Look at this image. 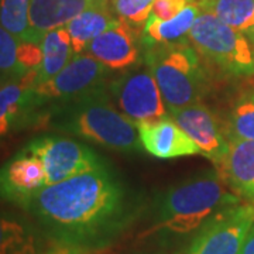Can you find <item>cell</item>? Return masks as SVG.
Returning a JSON list of instances; mask_svg holds the SVG:
<instances>
[{
  "label": "cell",
  "instance_id": "obj_16",
  "mask_svg": "<svg viewBox=\"0 0 254 254\" xmlns=\"http://www.w3.org/2000/svg\"><path fill=\"white\" fill-rule=\"evenodd\" d=\"M199 14L198 1H190L187 7L171 20H160L154 16H150L143 27L141 43L147 48L178 43L181 41V38L188 37L190 27Z\"/></svg>",
  "mask_w": 254,
  "mask_h": 254
},
{
  "label": "cell",
  "instance_id": "obj_12",
  "mask_svg": "<svg viewBox=\"0 0 254 254\" xmlns=\"http://www.w3.org/2000/svg\"><path fill=\"white\" fill-rule=\"evenodd\" d=\"M85 54L91 55L113 71L134 66L140 58L137 28L119 18L118 23L110 26L86 47Z\"/></svg>",
  "mask_w": 254,
  "mask_h": 254
},
{
  "label": "cell",
  "instance_id": "obj_3",
  "mask_svg": "<svg viewBox=\"0 0 254 254\" xmlns=\"http://www.w3.org/2000/svg\"><path fill=\"white\" fill-rule=\"evenodd\" d=\"M145 63L154 75L168 112L203 98L208 81L202 58L187 41L147 50Z\"/></svg>",
  "mask_w": 254,
  "mask_h": 254
},
{
  "label": "cell",
  "instance_id": "obj_14",
  "mask_svg": "<svg viewBox=\"0 0 254 254\" xmlns=\"http://www.w3.org/2000/svg\"><path fill=\"white\" fill-rule=\"evenodd\" d=\"M216 171L229 190L254 205V140L229 141L226 155L216 165Z\"/></svg>",
  "mask_w": 254,
  "mask_h": 254
},
{
  "label": "cell",
  "instance_id": "obj_21",
  "mask_svg": "<svg viewBox=\"0 0 254 254\" xmlns=\"http://www.w3.org/2000/svg\"><path fill=\"white\" fill-rule=\"evenodd\" d=\"M200 11L220 18L239 31L254 27V0H198Z\"/></svg>",
  "mask_w": 254,
  "mask_h": 254
},
{
  "label": "cell",
  "instance_id": "obj_15",
  "mask_svg": "<svg viewBox=\"0 0 254 254\" xmlns=\"http://www.w3.org/2000/svg\"><path fill=\"white\" fill-rule=\"evenodd\" d=\"M106 0H30V34L33 43H40L48 31L65 27L82 11Z\"/></svg>",
  "mask_w": 254,
  "mask_h": 254
},
{
  "label": "cell",
  "instance_id": "obj_22",
  "mask_svg": "<svg viewBox=\"0 0 254 254\" xmlns=\"http://www.w3.org/2000/svg\"><path fill=\"white\" fill-rule=\"evenodd\" d=\"M225 134L229 141L254 140V88L240 92L233 100Z\"/></svg>",
  "mask_w": 254,
  "mask_h": 254
},
{
  "label": "cell",
  "instance_id": "obj_27",
  "mask_svg": "<svg viewBox=\"0 0 254 254\" xmlns=\"http://www.w3.org/2000/svg\"><path fill=\"white\" fill-rule=\"evenodd\" d=\"M240 254H254V225L246 237L245 245L240 250Z\"/></svg>",
  "mask_w": 254,
  "mask_h": 254
},
{
  "label": "cell",
  "instance_id": "obj_9",
  "mask_svg": "<svg viewBox=\"0 0 254 254\" xmlns=\"http://www.w3.org/2000/svg\"><path fill=\"white\" fill-rule=\"evenodd\" d=\"M44 165L47 185L69 180L75 175L102 168L99 157L88 145L58 136L34 138L26 147Z\"/></svg>",
  "mask_w": 254,
  "mask_h": 254
},
{
  "label": "cell",
  "instance_id": "obj_17",
  "mask_svg": "<svg viewBox=\"0 0 254 254\" xmlns=\"http://www.w3.org/2000/svg\"><path fill=\"white\" fill-rule=\"evenodd\" d=\"M119 17L110 6V0H106L95 7L82 11L76 17H73L65 30L71 37L75 54H83L86 47L92 41L105 33L110 26L118 23Z\"/></svg>",
  "mask_w": 254,
  "mask_h": 254
},
{
  "label": "cell",
  "instance_id": "obj_24",
  "mask_svg": "<svg viewBox=\"0 0 254 254\" xmlns=\"http://www.w3.org/2000/svg\"><path fill=\"white\" fill-rule=\"evenodd\" d=\"M18 41L0 26V83L23 82L26 72L18 61Z\"/></svg>",
  "mask_w": 254,
  "mask_h": 254
},
{
  "label": "cell",
  "instance_id": "obj_7",
  "mask_svg": "<svg viewBox=\"0 0 254 254\" xmlns=\"http://www.w3.org/2000/svg\"><path fill=\"white\" fill-rule=\"evenodd\" d=\"M109 68L88 54H78L50 81L33 86L38 103L47 100H79L106 92Z\"/></svg>",
  "mask_w": 254,
  "mask_h": 254
},
{
  "label": "cell",
  "instance_id": "obj_8",
  "mask_svg": "<svg viewBox=\"0 0 254 254\" xmlns=\"http://www.w3.org/2000/svg\"><path fill=\"white\" fill-rule=\"evenodd\" d=\"M108 91L119 112L136 125L167 116L163 95L148 66L119 76Z\"/></svg>",
  "mask_w": 254,
  "mask_h": 254
},
{
  "label": "cell",
  "instance_id": "obj_10",
  "mask_svg": "<svg viewBox=\"0 0 254 254\" xmlns=\"http://www.w3.org/2000/svg\"><path fill=\"white\" fill-rule=\"evenodd\" d=\"M170 116L199 147L200 154L218 165L226 155L229 140L215 113L202 103L170 112Z\"/></svg>",
  "mask_w": 254,
  "mask_h": 254
},
{
  "label": "cell",
  "instance_id": "obj_1",
  "mask_svg": "<svg viewBox=\"0 0 254 254\" xmlns=\"http://www.w3.org/2000/svg\"><path fill=\"white\" fill-rule=\"evenodd\" d=\"M24 209L55 243L86 252L108 245L131 220L126 190L105 167L47 185Z\"/></svg>",
  "mask_w": 254,
  "mask_h": 254
},
{
  "label": "cell",
  "instance_id": "obj_5",
  "mask_svg": "<svg viewBox=\"0 0 254 254\" xmlns=\"http://www.w3.org/2000/svg\"><path fill=\"white\" fill-rule=\"evenodd\" d=\"M188 43L219 72L236 78L254 75V47L249 37L210 13L200 11Z\"/></svg>",
  "mask_w": 254,
  "mask_h": 254
},
{
  "label": "cell",
  "instance_id": "obj_13",
  "mask_svg": "<svg viewBox=\"0 0 254 254\" xmlns=\"http://www.w3.org/2000/svg\"><path fill=\"white\" fill-rule=\"evenodd\" d=\"M141 145L148 154L157 158H178L200 154L199 147L193 143L171 116L137 125Z\"/></svg>",
  "mask_w": 254,
  "mask_h": 254
},
{
  "label": "cell",
  "instance_id": "obj_29",
  "mask_svg": "<svg viewBox=\"0 0 254 254\" xmlns=\"http://www.w3.org/2000/svg\"><path fill=\"white\" fill-rule=\"evenodd\" d=\"M190 1H193V0H190Z\"/></svg>",
  "mask_w": 254,
  "mask_h": 254
},
{
  "label": "cell",
  "instance_id": "obj_23",
  "mask_svg": "<svg viewBox=\"0 0 254 254\" xmlns=\"http://www.w3.org/2000/svg\"><path fill=\"white\" fill-rule=\"evenodd\" d=\"M30 0H0V26L18 41H31Z\"/></svg>",
  "mask_w": 254,
  "mask_h": 254
},
{
  "label": "cell",
  "instance_id": "obj_26",
  "mask_svg": "<svg viewBox=\"0 0 254 254\" xmlns=\"http://www.w3.org/2000/svg\"><path fill=\"white\" fill-rule=\"evenodd\" d=\"M190 0H154L150 16L160 20H171L187 7Z\"/></svg>",
  "mask_w": 254,
  "mask_h": 254
},
{
  "label": "cell",
  "instance_id": "obj_2",
  "mask_svg": "<svg viewBox=\"0 0 254 254\" xmlns=\"http://www.w3.org/2000/svg\"><path fill=\"white\" fill-rule=\"evenodd\" d=\"M242 202L243 199L222 181L216 170L209 171L168 190L160 200L154 225L145 230L143 237L158 233L188 235L218 212Z\"/></svg>",
  "mask_w": 254,
  "mask_h": 254
},
{
  "label": "cell",
  "instance_id": "obj_28",
  "mask_svg": "<svg viewBox=\"0 0 254 254\" xmlns=\"http://www.w3.org/2000/svg\"><path fill=\"white\" fill-rule=\"evenodd\" d=\"M245 34L249 37V40L252 41V44H253V47H254V27L252 28V30H249V31H247V33H245Z\"/></svg>",
  "mask_w": 254,
  "mask_h": 254
},
{
  "label": "cell",
  "instance_id": "obj_4",
  "mask_svg": "<svg viewBox=\"0 0 254 254\" xmlns=\"http://www.w3.org/2000/svg\"><path fill=\"white\" fill-rule=\"evenodd\" d=\"M60 119L61 130L110 150L138 153L143 148L137 125L110 105L106 92L73 100Z\"/></svg>",
  "mask_w": 254,
  "mask_h": 254
},
{
  "label": "cell",
  "instance_id": "obj_19",
  "mask_svg": "<svg viewBox=\"0 0 254 254\" xmlns=\"http://www.w3.org/2000/svg\"><path fill=\"white\" fill-rule=\"evenodd\" d=\"M34 88L21 82L0 85V138L4 137L24 112L38 106Z\"/></svg>",
  "mask_w": 254,
  "mask_h": 254
},
{
  "label": "cell",
  "instance_id": "obj_20",
  "mask_svg": "<svg viewBox=\"0 0 254 254\" xmlns=\"http://www.w3.org/2000/svg\"><path fill=\"white\" fill-rule=\"evenodd\" d=\"M0 254H40L36 230L23 220L0 215Z\"/></svg>",
  "mask_w": 254,
  "mask_h": 254
},
{
  "label": "cell",
  "instance_id": "obj_25",
  "mask_svg": "<svg viewBox=\"0 0 254 254\" xmlns=\"http://www.w3.org/2000/svg\"><path fill=\"white\" fill-rule=\"evenodd\" d=\"M154 0H110V6L120 20L133 27L145 24L153 10Z\"/></svg>",
  "mask_w": 254,
  "mask_h": 254
},
{
  "label": "cell",
  "instance_id": "obj_18",
  "mask_svg": "<svg viewBox=\"0 0 254 254\" xmlns=\"http://www.w3.org/2000/svg\"><path fill=\"white\" fill-rule=\"evenodd\" d=\"M40 46L43 51V61L34 72L33 86L54 78L76 55L73 51L71 37L64 27L44 34L40 40Z\"/></svg>",
  "mask_w": 254,
  "mask_h": 254
},
{
  "label": "cell",
  "instance_id": "obj_6",
  "mask_svg": "<svg viewBox=\"0 0 254 254\" xmlns=\"http://www.w3.org/2000/svg\"><path fill=\"white\" fill-rule=\"evenodd\" d=\"M253 225V203L223 209L199 227L188 254H240Z\"/></svg>",
  "mask_w": 254,
  "mask_h": 254
},
{
  "label": "cell",
  "instance_id": "obj_11",
  "mask_svg": "<svg viewBox=\"0 0 254 254\" xmlns=\"http://www.w3.org/2000/svg\"><path fill=\"white\" fill-rule=\"evenodd\" d=\"M47 187V175L40 158L20 150L0 168V200L24 208L40 190Z\"/></svg>",
  "mask_w": 254,
  "mask_h": 254
}]
</instances>
